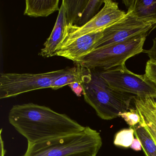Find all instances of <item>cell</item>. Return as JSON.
Wrapping results in <instances>:
<instances>
[{"mask_svg": "<svg viewBox=\"0 0 156 156\" xmlns=\"http://www.w3.org/2000/svg\"><path fill=\"white\" fill-rule=\"evenodd\" d=\"M8 118L28 144L79 133L86 127L66 114L32 103L13 106Z\"/></svg>", "mask_w": 156, "mask_h": 156, "instance_id": "cell-1", "label": "cell"}, {"mask_svg": "<svg viewBox=\"0 0 156 156\" xmlns=\"http://www.w3.org/2000/svg\"><path fill=\"white\" fill-rule=\"evenodd\" d=\"M91 70L90 77L82 84L85 101L100 118L110 120L128 111L135 96L117 91L101 77L100 72Z\"/></svg>", "mask_w": 156, "mask_h": 156, "instance_id": "cell-2", "label": "cell"}, {"mask_svg": "<svg viewBox=\"0 0 156 156\" xmlns=\"http://www.w3.org/2000/svg\"><path fill=\"white\" fill-rule=\"evenodd\" d=\"M102 145L100 133L89 126L82 132L28 144L21 156H67L80 152L98 153Z\"/></svg>", "mask_w": 156, "mask_h": 156, "instance_id": "cell-3", "label": "cell"}, {"mask_svg": "<svg viewBox=\"0 0 156 156\" xmlns=\"http://www.w3.org/2000/svg\"><path fill=\"white\" fill-rule=\"evenodd\" d=\"M147 33L131 37L123 41L99 47L76 64L89 69L109 70L125 65L132 56L142 52Z\"/></svg>", "mask_w": 156, "mask_h": 156, "instance_id": "cell-4", "label": "cell"}, {"mask_svg": "<svg viewBox=\"0 0 156 156\" xmlns=\"http://www.w3.org/2000/svg\"><path fill=\"white\" fill-rule=\"evenodd\" d=\"M70 69L67 67L42 73H1L0 99L14 97L38 89L51 88L53 82Z\"/></svg>", "mask_w": 156, "mask_h": 156, "instance_id": "cell-5", "label": "cell"}, {"mask_svg": "<svg viewBox=\"0 0 156 156\" xmlns=\"http://www.w3.org/2000/svg\"><path fill=\"white\" fill-rule=\"evenodd\" d=\"M101 77L113 89L136 96H149L156 99V86L146 75L130 72L125 65L100 72Z\"/></svg>", "mask_w": 156, "mask_h": 156, "instance_id": "cell-6", "label": "cell"}, {"mask_svg": "<svg viewBox=\"0 0 156 156\" xmlns=\"http://www.w3.org/2000/svg\"><path fill=\"white\" fill-rule=\"evenodd\" d=\"M126 13L119 9L117 2L105 0L102 9L86 24L81 27L67 26L64 39L59 48L84 35L104 30L124 17Z\"/></svg>", "mask_w": 156, "mask_h": 156, "instance_id": "cell-7", "label": "cell"}, {"mask_svg": "<svg viewBox=\"0 0 156 156\" xmlns=\"http://www.w3.org/2000/svg\"><path fill=\"white\" fill-rule=\"evenodd\" d=\"M153 25L139 20L128 10L124 17L103 30V36L97 43L95 49L147 33Z\"/></svg>", "mask_w": 156, "mask_h": 156, "instance_id": "cell-8", "label": "cell"}, {"mask_svg": "<svg viewBox=\"0 0 156 156\" xmlns=\"http://www.w3.org/2000/svg\"><path fill=\"white\" fill-rule=\"evenodd\" d=\"M103 31L89 34L77 38L55 51L54 56H60L78 63L95 48L96 44L102 38Z\"/></svg>", "mask_w": 156, "mask_h": 156, "instance_id": "cell-9", "label": "cell"}, {"mask_svg": "<svg viewBox=\"0 0 156 156\" xmlns=\"http://www.w3.org/2000/svg\"><path fill=\"white\" fill-rule=\"evenodd\" d=\"M67 26L65 8L62 2L52 31L44 44V47L41 50L39 55L46 58L54 56L55 51L61 46L64 39Z\"/></svg>", "mask_w": 156, "mask_h": 156, "instance_id": "cell-10", "label": "cell"}, {"mask_svg": "<svg viewBox=\"0 0 156 156\" xmlns=\"http://www.w3.org/2000/svg\"><path fill=\"white\" fill-rule=\"evenodd\" d=\"M135 108L140 116L142 123L156 144V114L155 98L149 96L138 97L134 99Z\"/></svg>", "mask_w": 156, "mask_h": 156, "instance_id": "cell-11", "label": "cell"}, {"mask_svg": "<svg viewBox=\"0 0 156 156\" xmlns=\"http://www.w3.org/2000/svg\"><path fill=\"white\" fill-rule=\"evenodd\" d=\"M122 2L138 20L156 24V1L126 0Z\"/></svg>", "mask_w": 156, "mask_h": 156, "instance_id": "cell-12", "label": "cell"}, {"mask_svg": "<svg viewBox=\"0 0 156 156\" xmlns=\"http://www.w3.org/2000/svg\"><path fill=\"white\" fill-rule=\"evenodd\" d=\"M24 15L32 17H45L60 11L59 0H26Z\"/></svg>", "mask_w": 156, "mask_h": 156, "instance_id": "cell-13", "label": "cell"}, {"mask_svg": "<svg viewBox=\"0 0 156 156\" xmlns=\"http://www.w3.org/2000/svg\"><path fill=\"white\" fill-rule=\"evenodd\" d=\"M91 76V70L76 64V66L72 67L63 75L57 78L51 86V89L57 90L66 85L74 83L82 84Z\"/></svg>", "mask_w": 156, "mask_h": 156, "instance_id": "cell-14", "label": "cell"}, {"mask_svg": "<svg viewBox=\"0 0 156 156\" xmlns=\"http://www.w3.org/2000/svg\"><path fill=\"white\" fill-rule=\"evenodd\" d=\"M88 0H63L67 26H78Z\"/></svg>", "mask_w": 156, "mask_h": 156, "instance_id": "cell-15", "label": "cell"}, {"mask_svg": "<svg viewBox=\"0 0 156 156\" xmlns=\"http://www.w3.org/2000/svg\"><path fill=\"white\" fill-rule=\"evenodd\" d=\"M135 135L139 139L146 156H156V144L141 122L133 127Z\"/></svg>", "mask_w": 156, "mask_h": 156, "instance_id": "cell-16", "label": "cell"}, {"mask_svg": "<svg viewBox=\"0 0 156 156\" xmlns=\"http://www.w3.org/2000/svg\"><path fill=\"white\" fill-rule=\"evenodd\" d=\"M104 3L102 0H88L87 5L85 8L81 21L78 26H83L94 18L100 11V7Z\"/></svg>", "mask_w": 156, "mask_h": 156, "instance_id": "cell-17", "label": "cell"}, {"mask_svg": "<svg viewBox=\"0 0 156 156\" xmlns=\"http://www.w3.org/2000/svg\"><path fill=\"white\" fill-rule=\"evenodd\" d=\"M135 130L133 128L121 129L115 136L114 143L115 146L128 148L130 147L134 139Z\"/></svg>", "mask_w": 156, "mask_h": 156, "instance_id": "cell-18", "label": "cell"}, {"mask_svg": "<svg viewBox=\"0 0 156 156\" xmlns=\"http://www.w3.org/2000/svg\"><path fill=\"white\" fill-rule=\"evenodd\" d=\"M119 116L121 117L130 127H133L139 124L141 120L136 108H130L127 112L119 114Z\"/></svg>", "mask_w": 156, "mask_h": 156, "instance_id": "cell-19", "label": "cell"}, {"mask_svg": "<svg viewBox=\"0 0 156 156\" xmlns=\"http://www.w3.org/2000/svg\"><path fill=\"white\" fill-rule=\"evenodd\" d=\"M145 75L156 86V62L149 60L146 64Z\"/></svg>", "mask_w": 156, "mask_h": 156, "instance_id": "cell-20", "label": "cell"}, {"mask_svg": "<svg viewBox=\"0 0 156 156\" xmlns=\"http://www.w3.org/2000/svg\"><path fill=\"white\" fill-rule=\"evenodd\" d=\"M150 60L152 62H156V38L153 40V45L152 47L146 51Z\"/></svg>", "mask_w": 156, "mask_h": 156, "instance_id": "cell-21", "label": "cell"}, {"mask_svg": "<svg viewBox=\"0 0 156 156\" xmlns=\"http://www.w3.org/2000/svg\"><path fill=\"white\" fill-rule=\"evenodd\" d=\"M69 86L72 89V91L75 94L77 97H81L83 95V88L82 84L79 83H74L69 85Z\"/></svg>", "mask_w": 156, "mask_h": 156, "instance_id": "cell-22", "label": "cell"}, {"mask_svg": "<svg viewBox=\"0 0 156 156\" xmlns=\"http://www.w3.org/2000/svg\"><path fill=\"white\" fill-rule=\"evenodd\" d=\"M130 148L136 151H140L142 149V145L140 140L138 138H134L133 142L130 146Z\"/></svg>", "mask_w": 156, "mask_h": 156, "instance_id": "cell-23", "label": "cell"}, {"mask_svg": "<svg viewBox=\"0 0 156 156\" xmlns=\"http://www.w3.org/2000/svg\"><path fill=\"white\" fill-rule=\"evenodd\" d=\"M97 153L94 152H83L75 153L67 156H97Z\"/></svg>", "mask_w": 156, "mask_h": 156, "instance_id": "cell-24", "label": "cell"}, {"mask_svg": "<svg viewBox=\"0 0 156 156\" xmlns=\"http://www.w3.org/2000/svg\"><path fill=\"white\" fill-rule=\"evenodd\" d=\"M2 129H1V156H5V154L6 153V151L5 150V148H4V141L2 140Z\"/></svg>", "mask_w": 156, "mask_h": 156, "instance_id": "cell-25", "label": "cell"}, {"mask_svg": "<svg viewBox=\"0 0 156 156\" xmlns=\"http://www.w3.org/2000/svg\"><path fill=\"white\" fill-rule=\"evenodd\" d=\"M154 106H155V112L156 114V101H155V104H154Z\"/></svg>", "mask_w": 156, "mask_h": 156, "instance_id": "cell-26", "label": "cell"}]
</instances>
